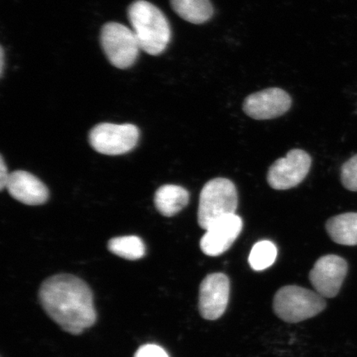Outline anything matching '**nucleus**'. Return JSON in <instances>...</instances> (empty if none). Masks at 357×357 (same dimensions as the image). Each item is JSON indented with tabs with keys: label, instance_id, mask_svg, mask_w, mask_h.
I'll return each instance as SVG.
<instances>
[{
	"label": "nucleus",
	"instance_id": "19",
	"mask_svg": "<svg viewBox=\"0 0 357 357\" xmlns=\"http://www.w3.org/2000/svg\"><path fill=\"white\" fill-rule=\"evenodd\" d=\"M134 357H169V356L162 347L154 344H146L142 346Z\"/></svg>",
	"mask_w": 357,
	"mask_h": 357
},
{
	"label": "nucleus",
	"instance_id": "13",
	"mask_svg": "<svg viewBox=\"0 0 357 357\" xmlns=\"http://www.w3.org/2000/svg\"><path fill=\"white\" fill-rule=\"evenodd\" d=\"M189 201V192L176 185L160 187L154 197L156 209L165 217L175 216L188 205Z\"/></svg>",
	"mask_w": 357,
	"mask_h": 357
},
{
	"label": "nucleus",
	"instance_id": "7",
	"mask_svg": "<svg viewBox=\"0 0 357 357\" xmlns=\"http://www.w3.org/2000/svg\"><path fill=\"white\" fill-rule=\"evenodd\" d=\"M312 164L310 155L300 149L289 151L285 158L272 165L267 174L268 184L275 190L294 188L305 180Z\"/></svg>",
	"mask_w": 357,
	"mask_h": 357
},
{
	"label": "nucleus",
	"instance_id": "18",
	"mask_svg": "<svg viewBox=\"0 0 357 357\" xmlns=\"http://www.w3.org/2000/svg\"><path fill=\"white\" fill-rule=\"evenodd\" d=\"M341 181L347 190L357 192V154L342 165Z\"/></svg>",
	"mask_w": 357,
	"mask_h": 357
},
{
	"label": "nucleus",
	"instance_id": "9",
	"mask_svg": "<svg viewBox=\"0 0 357 357\" xmlns=\"http://www.w3.org/2000/svg\"><path fill=\"white\" fill-rule=\"evenodd\" d=\"M230 281L222 273L209 274L200 284L199 310L206 320H216L225 314L229 303Z\"/></svg>",
	"mask_w": 357,
	"mask_h": 357
},
{
	"label": "nucleus",
	"instance_id": "11",
	"mask_svg": "<svg viewBox=\"0 0 357 357\" xmlns=\"http://www.w3.org/2000/svg\"><path fill=\"white\" fill-rule=\"evenodd\" d=\"M243 222L236 214H229L216 220L200 240V248L205 255L218 257L227 251L238 238Z\"/></svg>",
	"mask_w": 357,
	"mask_h": 357
},
{
	"label": "nucleus",
	"instance_id": "17",
	"mask_svg": "<svg viewBox=\"0 0 357 357\" xmlns=\"http://www.w3.org/2000/svg\"><path fill=\"white\" fill-rule=\"evenodd\" d=\"M278 257V248L271 241H261L253 245L249 256V264L254 271H261L267 269Z\"/></svg>",
	"mask_w": 357,
	"mask_h": 357
},
{
	"label": "nucleus",
	"instance_id": "16",
	"mask_svg": "<svg viewBox=\"0 0 357 357\" xmlns=\"http://www.w3.org/2000/svg\"><path fill=\"white\" fill-rule=\"evenodd\" d=\"M108 249L114 255L130 261L139 260L146 253L144 241L137 236L112 238L108 243Z\"/></svg>",
	"mask_w": 357,
	"mask_h": 357
},
{
	"label": "nucleus",
	"instance_id": "2",
	"mask_svg": "<svg viewBox=\"0 0 357 357\" xmlns=\"http://www.w3.org/2000/svg\"><path fill=\"white\" fill-rule=\"evenodd\" d=\"M128 17L142 51L159 56L166 51L172 39L171 25L163 12L146 0L129 6Z\"/></svg>",
	"mask_w": 357,
	"mask_h": 357
},
{
	"label": "nucleus",
	"instance_id": "14",
	"mask_svg": "<svg viewBox=\"0 0 357 357\" xmlns=\"http://www.w3.org/2000/svg\"><path fill=\"white\" fill-rule=\"evenodd\" d=\"M325 227L334 243L357 245V213H345L329 218Z\"/></svg>",
	"mask_w": 357,
	"mask_h": 357
},
{
	"label": "nucleus",
	"instance_id": "10",
	"mask_svg": "<svg viewBox=\"0 0 357 357\" xmlns=\"http://www.w3.org/2000/svg\"><path fill=\"white\" fill-rule=\"evenodd\" d=\"M292 100L280 88H269L252 93L243 102L245 114L257 120H267L282 116L291 107Z\"/></svg>",
	"mask_w": 357,
	"mask_h": 357
},
{
	"label": "nucleus",
	"instance_id": "1",
	"mask_svg": "<svg viewBox=\"0 0 357 357\" xmlns=\"http://www.w3.org/2000/svg\"><path fill=\"white\" fill-rule=\"evenodd\" d=\"M39 300L47 315L67 333L79 335L96 322L91 289L77 276L61 274L45 280Z\"/></svg>",
	"mask_w": 357,
	"mask_h": 357
},
{
	"label": "nucleus",
	"instance_id": "3",
	"mask_svg": "<svg viewBox=\"0 0 357 357\" xmlns=\"http://www.w3.org/2000/svg\"><path fill=\"white\" fill-rule=\"evenodd\" d=\"M238 191L233 182L225 178H215L204 185L200 192L198 222L207 230L214 222L238 208Z\"/></svg>",
	"mask_w": 357,
	"mask_h": 357
},
{
	"label": "nucleus",
	"instance_id": "8",
	"mask_svg": "<svg viewBox=\"0 0 357 357\" xmlns=\"http://www.w3.org/2000/svg\"><path fill=\"white\" fill-rule=\"evenodd\" d=\"M348 264L337 255L320 257L310 273V280L316 292L324 298L337 296L345 280Z\"/></svg>",
	"mask_w": 357,
	"mask_h": 357
},
{
	"label": "nucleus",
	"instance_id": "12",
	"mask_svg": "<svg viewBox=\"0 0 357 357\" xmlns=\"http://www.w3.org/2000/svg\"><path fill=\"white\" fill-rule=\"evenodd\" d=\"M6 189L13 199L26 205H41L49 198L47 187L28 172H12Z\"/></svg>",
	"mask_w": 357,
	"mask_h": 357
},
{
	"label": "nucleus",
	"instance_id": "21",
	"mask_svg": "<svg viewBox=\"0 0 357 357\" xmlns=\"http://www.w3.org/2000/svg\"><path fill=\"white\" fill-rule=\"evenodd\" d=\"M3 67H4V51L3 48L1 47V51H0V75L1 77L3 74Z\"/></svg>",
	"mask_w": 357,
	"mask_h": 357
},
{
	"label": "nucleus",
	"instance_id": "5",
	"mask_svg": "<svg viewBox=\"0 0 357 357\" xmlns=\"http://www.w3.org/2000/svg\"><path fill=\"white\" fill-rule=\"evenodd\" d=\"M100 43L105 56L116 68H130L142 50L132 29L119 22H111L102 26Z\"/></svg>",
	"mask_w": 357,
	"mask_h": 357
},
{
	"label": "nucleus",
	"instance_id": "15",
	"mask_svg": "<svg viewBox=\"0 0 357 357\" xmlns=\"http://www.w3.org/2000/svg\"><path fill=\"white\" fill-rule=\"evenodd\" d=\"M172 10L182 20L193 24H203L213 15L211 0H169Z\"/></svg>",
	"mask_w": 357,
	"mask_h": 357
},
{
	"label": "nucleus",
	"instance_id": "6",
	"mask_svg": "<svg viewBox=\"0 0 357 357\" xmlns=\"http://www.w3.org/2000/svg\"><path fill=\"white\" fill-rule=\"evenodd\" d=\"M139 137L140 131L135 125L102 123L89 132V142L97 153L119 155L135 149Z\"/></svg>",
	"mask_w": 357,
	"mask_h": 357
},
{
	"label": "nucleus",
	"instance_id": "4",
	"mask_svg": "<svg viewBox=\"0 0 357 357\" xmlns=\"http://www.w3.org/2000/svg\"><path fill=\"white\" fill-rule=\"evenodd\" d=\"M326 305L327 303L319 294L296 285L280 289L273 301L275 314L290 324L300 323L318 315Z\"/></svg>",
	"mask_w": 357,
	"mask_h": 357
},
{
	"label": "nucleus",
	"instance_id": "20",
	"mask_svg": "<svg viewBox=\"0 0 357 357\" xmlns=\"http://www.w3.org/2000/svg\"><path fill=\"white\" fill-rule=\"evenodd\" d=\"M10 174L8 173L6 164L4 162L3 155H1V159H0V190H3L6 188Z\"/></svg>",
	"mask_w": 357,
	"mask_h": 357
}]
</instances>
